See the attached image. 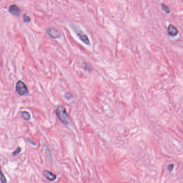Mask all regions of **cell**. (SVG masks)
<instances>
[{
	"mask_svg": "<svg viewBox=\"0 0 183 183\" xmlns=\"http://www.w3.org/2000/svg\"><path fill=\"white\" fill-rule=\"evenodd\" d=\"M57 116L62 122L64 125H67L70 123V119L67 110L63 106L57 107L56 110Z\"/></svg>",
	"mask_w": 183,
	"mask_h": 183,
	"instance_id": "6da1fadb",
	"label": "cell"
},
{
	"mask_svg": "<svg viewBox=\"0 0 183 183\" xmlns=\"http://www.w3.org/2000/svg\"><path fill=\"white\" fill-rule=\"evenodd\" d=\"M16 90L20 96L26 95L28 93L27 87L24 82L21 81H19L16 84Z\"/></svg>",
	"mask_w": 183,
	"mask_h": 183,
	"instance_id": "7a4b0ae2",
	"label": "cell"
},
{
	"mask_svg": "<svg viewBox=\"0 0 183 183\" xmlns=\"http://www.w3.org/2000/svg\"><path fill=\"white\" fill-rule=\"evenodd\" d=\"M46 32L49 36L52 38H58L61 36L60 32L54 28H48L46 29Z\"/></svg>",
	"mask_w": 183,
	"mask_h": 183,
	"instance_id": "3957f363",
	"label": "cell"
},
{
	"mask_svg": "<svg viewBox=\"0 0 183 183\" xmlns=\"http://www.w3.org/2000/svg\"><path fill=\"white\" fill-rule=\"evenodd\" d=\"M167 32L169 36L174 37L177 36L178 33V29L172 24H170L167 28Z\"/></svg>",
	"mask_w": 183,
	"mask_h": 183,
	"instance_id": "277c9868",
	"label": "cell"
},
{
	"mask_svg": "<svg viewBox=\"0 0 183 183\" xmlns=\"http://www.w3.org/2000/svg\"><path fill=\"white\" fill-rule=\"evenodd\" d=\"M9 11L10 14H11L12 15L14 16H19L20 13H21V10H20L19 7L15 5L10 6L9 8Z\"/></svg>",
	"mask_w": 183,
	"mask_h": 183,
	"instance_id": "5b68a950",
	"label": "cell"
},
{
	"mask_svg": "<svg viewBox=\"0 0 183 183\" xmlns=\"http://www.w3.org/2000/svg\"><path fill=\"white\" fill-rule=\"evenodd\" d=\"M43 174L45 177L49 181H54L56 179V175L48 170H44Z\"/></svg>",
	"mask_w": 183,
	"mask_h": 183,
	"instance_id": "8992f818",
	"label": "cell"
},
{
	"mask_svg": "<svg viewBox=\"0 0 183 183\" xmlns=\"http://www.w3.org/2000/svg\"><path fill=\"white\" fill-rule=\"evenodd\" d=\"M78 37H79V38L82 40V42H83L84 43H85L86 44H89V40L88 39V37L86 34L85 33H84L82 32H78L77 33Z\"/></svg>",
	"mask_w": 183,
	"mask_h": 183,
	"instance_id": "52a82bcc",
	"label": "cell"
},
{
	"mask_svg": "<svg viewBox=\"0 0 183 183\" xmlns=\"http://www.w3.org/2000/svg\"><path fill=\"white\" fill-rule=\"evenodd\" d=\"M22 117L25 120H28L31 118L30 114L27 111H23L22 112Z\"/></svg>",
	"mask_w": 183,
	"mask_h": 183,
	"instance_id": "ba28073f",
	"label": "cell"
},
{
	"mask_svg": "<svg viewBox=\"0 0 183 183\" xmlns=\"http://www.w3.org/2000/svg\"><path fill=\"white\" fill-rule=\"evenodd\" d=\"M0 180L1 181V182L2 183H7V179H6L5 176H4V174L2 173V171L1 170V166H0Z\"/></svg>",
	"mask_w": 183,
	"mask_h": 183,
	"instance_id": "9c48e42d",
	"label": "cell"
},
{
	"mask_svg": "<svg viewBox=\"0 0 183 183\" xmlns=\"http://www.w3.org/2000/svg\"><path fill=\"white\" fill-rule=\"evenodd\" d=\"M161 6H162V9H163V10L165 12L166 14H169L170 13V10L167 5H164V3H162V4H161Z\"/></svg>",
	"mask_w": 183,
	"mask_h": 183,
	"instance_id": "30bf717a",
	"label": "cell"
},
{
	"mask_svg": "<svg viewBox=\"0 0 183 183\" xmlns=\"http://www.w3.org/2000/svg\"><path fill=\"white\" fill-rule=\"evenodd\" d=\"M20 151H21V148L20 147H18L17 149H16L15 151H14L13 153H12V155L13 156H16L18 155L19 154Z\"/></svg>",
	"mask_w": 183,
	"mask_h": 183,
	"instance_id": "8fae6325",
	"label": "cell"
},
{
	"mask_svg": "<svg viewBox=\"0 0 183 183\" xmlns=\"http://www.w3.org/2000/svg\"><path fill=\"white\" fill-rule=\"evenodd\" d=\"M24 21L25 22H30L31 19L29 16H28L27 15H24Z\"/></svg>",
	"mask_w": 183,
	"mask_h": 183,
	"instance_id": "7c38bea8",
	"label": "cell"
},
{
	"mask_svg": "<svg viewBox=\"0 0 183 183\" xmlns=\"http://www.w3.org/2000/svg\"><path fill=\"white\" fill-rule=\"evenodd\" d=\"M72 94L70 93V92H67V93L65 94V97H66L67 99H70V98H71V97H72Z\"/></svg>",
	"mask_w": 183,
	"mask_h": 183,
	"instance_id": "4fadbf2b",
	"label": "cell"
},
{
	"mask_svg": "<svg viewBox=\"0 0 183 183\" xmlns=\"http://www.w3.org/2000/svg\"><path fill=\"white\" fill-rule=\"evenodd\" d=\"M174 168V165L173 164H172V165H169L168 166V169L169 170L171 171L172 170V169H173Z\"/></svg>",
	"mask_w": 183,
	"mask_h": 183,
	"instance_id": "5bb4252c",
	"label": "cell"
},
{
	"mask_svg": "<svg viewBox=\"0 0 183 183\" xmlns=\"http://www.w3.org/2000/svg\"><path fill=\"white\" fill-rule=\"evenodd\" d=\"M28 141H29V142H30L31 143H32V145H36V144H35V143L33 142L32 141H31V139H28Z\"/></svg>",
	"mask_w": 183,
	"mask_h": 183,
	"instance_id": "9a60e30c",
	"label": "cell"
}]
</instances>
